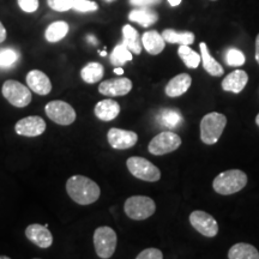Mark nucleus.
Segmentation results:
<instances>
[{
  "instance_id": "obj_1",
  "label": "nucleus",
  "mask_w": 259,
  "mask_h": 259,
  "mask_svg": "<svg viewBox=\"0 0 259 259\" xmlns=\"http://www.w3.org/2000/svg\"><path fill=\"white\" fill-rule=\"evenodd\" d=\"M66 191L71 199L80 205L95 203L101 193L95 181L83 176L71 177L66 183Z\"/></svg>"
},
{
  "instance_id": "obj_2",
  "label": "nucleus",
  "mask_w": 259,
  "mask_h": 259,
  "mask_svg": "<svg viewBox=\"0 0 259 259\" xmlns=\"http://www.w3.org/2000/svg\"><path fill=\"white\" fill-rule=\"evenodd\" d=\"M247 184V176L240 169H229L219 174L212 183L213 190L222 196L236 193Z\"/></svg>"
},
{
  "instance_id": "obj_3",
  "label": "nucleus",
  "mask_w": 259,
  "mask_h": 259,
  "mask_svg": "<svg viewBox=\"0 0 259 259\" xmlns=\"http://www.w3.org/2000/svg\"><path fill=\"white\" fill-rule=\"evenodd\" d=\"M227 125V118L221 113L212 112L204 115L200 121V139L203 143L215 144L221 137Z\"/></svg>"
},
{
  "instance_id": "obj_4",
  "label": "nucleus",
  "mask_w": 259,
  "mask_h": 259,
  "mask_svg": "<svg viewBox=\"0 0 259 259\" xmlns=\"http://www.w3.org/2000/svg\"><path fill=\"white\" fill-rule=\"evenodd\" d=\"M124 210L130 219L142 221V220H147L154 215L155 210H156V204L150 197L132 196L125 202Z\"/></svg>"
},
{
  "instance_id": "obj_5",
  "label": "nucleus",
  "mask_w": 259,
  "mask_h": 259,
  "mask_svg": "<svg viewBox=\"0 0 259 259\" xmlns=\"http://www.w3.org/2000/svg\"><path fill=\"white\" fill-rule=\"evenodd\" d=\"M94 245L100 258H111L116 248V233L111 227H99L94 233Z\"/></svg>"
},
{
  "instance_id": "obj_6",
  "label": "nucleus",
  "mask_w": 259,
  "mask_h": 259,
  "mask_svg": "<svg viewBox=\"0 0 259 259\" xmlns=\"http://www.w3.org/2000/svg\"><path fill=\"white\" fill-rule=\"evenodd\" d=\"M126 166H127L130 173L137 179L154 183V181L160 180L161 178L160 169L144 157H130L126 161Z\"/></svg>"
},
{
  "instance_id": "obj_7",
  "label": "nucleus",
  "mask_w": 259,
  "mask_h": 259,
  "mask_svg": "<svg viewBox=\"0 0 259 259\" xmlns=\"http://www.w3.org/2000/svg\"><path fill=\"white\" fill-rule=\"evenodd\" d=\"M3 96L5 97L12 106L23 108L31 102V92L27 87L17 80L9 79L3 84Z\"/></svg>"
},
{
  "instance_id": "obj_8",
  "label": "nucleus",
  "mask_w": 259,
  "mask_h": 259,
  "mask_svg": "<svg viewBox=\"0 0 259 259\" xmlns=\"http://www.w3.org/2000/svg\"><path fill=\"white\" fill-rule=\"evenodd\" d=\"M181 145V138L176 132L164 131L158 134L156 137L151 139L149 143V153L161 156V155L169 154L171 151H176Z\"/></svg>"
},
{
  "instance_id": "obj_9",
  "label": "nucleus",
  "mask_w": 259,
  "mask_h": 259,
  "mask_svg": "<svg viewBox=\"0 0 259 259\" xmlns=\"http://www.w3.org/2000/svg\"><path fill=\"white\" fill-rule=\"evenodd\" d=\"M45 111L52 121L59 125H71L76 120V111L72 108V106L60 100L47 103Z\"/></svg>"
},
{
  "instance_id": "obj_10",
  "label": "nucleus",
  "mask_w": 259,
  "mask_h": 259,
  "mask_svg": "<svg viewBox=\"0 0 259 259\" xmlns=\"http://www.w3.org/2000/svg\"><path fill=\"white\" fill-rule=\"evenodd\" d=\"M191 226L197 232L208 238H213L219 233V225L211 215L202 210H196L190 215Z\"/></svg>"
},
{
  "instance_id": "obj_11",
  "label": "nucleus",
  "mask_w": 259,
  "mask_h": 259,
  "mask_svg": "<svg viewBox=\"0 0 259 259\" xmlns=\"http://www.w3.org/2000/svg\"><path fill=\"white\" fill-rule=\"evenodd\" d=\"M107 139L112 148L118 149V150H126V149L135 147L138 141V136L134 131L113 127L107 134Z\"/></svg>"
},
{
  "instance_id": "obj_12",
  "label": "nucleus",
  "mask_w": 259,
  "mask_h": 259,
  "mask_svg": "<svg viewBox=\"0 0 259 259\" xmlns=\"http://www.w3.org/2000/svg\"><path fill=\"white\" fill-rule=\"evenodd\" d=\"M46 130V122L41 116H27V118L18 120L15 126L16 134L24 137H37L42 135Z\"/></svg>"
},
{
  "instance_id": "obj_13",
  "label": "nucleus",
  "mask_w": 259,
  "mask_h": 259,
  "mask_svg": "<svg viewBox=\"0 0 259 259\" xmlns=\"http://www.w3.org/2000/svg\"><path fill=\"white\" fill-rule=\"evenodd\" d=\"M132 82L128 78L108 79L99 85V92L106 96H124L131 92Z\"/></svg>"
},
{
  "instance_id": "obj_14",
  "label": "nucleus",
  "mask_w": 259,
  "mask_h": 259,
  "mask_svg": "<svg viewBox=\"0 0 259 259\" xmlns=\"http://www.w3.org/2000/svg\"><path fill=\"white\" fill-rule=\"evenodd\" d=\"M25 236L32 244L41 248H47L53 244V235L50 229L42 225H37V223L28 226V228L25 229Z\"/></svg>"
},
{
  "instance_id": "obj_15",
  "label": "nucleus",
  "mask_w": 259,
  "mask_h": 259,
  "mask_svg": "<svg viewBox=\"0 0 259 259\" xmlns=\"http://www.w3.org/2000/svg\"><path fill=\"white\" fill-rule=\"evenodd\" d=\"M28 87L38 95H47L52 90V83L47 74L40 70H31L27 74Z\"/></svg>"
},
{
  "instance_id": "obj_16",
  "label": "nucleus",
  "mask_w": 259,
  "mask_h": 259,
  "mask_svg": "<svg viewBox=\"0 0 259 259\" xmlns=\"http://www.w3.org/2000/svg\"><path fill=\"white\" fill-rule=\"evenodd\" d=\"M248 82V76L245 71L235 70L226 76L222 82V89L225 92H231L234 94H239L244 90L246 84Z\"/></svg>"
},
{
  "instance_id": "obj_17",
  "label": "nucleus",
  "mask_w": 259,
  "mask_h": 259,
  "mask_svg": "<svg viewBox=\"0 0 259 259\" xmlns=\"http://www.w3.org/2000/svg\"><path fill=\"white\" fill-rule=\"evenodd\" d=\"M192 83V78L190 74L180 73L178 76L171 78L166 85V95L169 97H178L185 94Z\"/></svg>"
},
{
  "instance_id": "obj_18",
  "label": "nucleus",
  "mask_w": 259,
  "mask_h": 259,
  "mask_svg": "<svg viewBox=\"0 0 259 259\" xmlns=\"http://www.w3.org/2000/svg\"><path fill=\"white\" fill-rule=\"evenodd\" d=\"M142 45L145 48V51L149 54H153V56H157L166 47V41H164L162 34L156 30H150L144 32L143 36H142Z\"/></svg>"
},
{
  "instance_id": "obj_19",
  "label": "nucleus",
  "mask_w": 259,
  "mask_h": 259,
  "mask_svg": "<svg viewBox=\"0 0 259 259\" xmlns=\"http://www.w3.org/2000/svg\"><path fill=\"white\" fill-rule=\"evenodd\" d=\"M95 115L102 121H112L120 113V106L114 100H103L95 106Z\"/></svg>"
},
{
  "instance_id": "obj_20",
  "label": "nucleus",
  "mask_w": 259,
  "mask_h": 259,
  "mask_svg": "<svg viewBox=\"0 0 259 259\" xmlns=\"http://www.w3.org/2000/svg\"><path fill=\"white\" fill-rule=\"evenodd\" d=\"M128 19L135 23H138L143 28H148L158 21V15L156 11L149 8H138L132 10L128 15Z\"/></svg>"
},
{
  "instance_id": "obj_21",
  "label": "nucleus",
  "mask_w": 259,
  "mask_h": 259,
  "mask_svg": "<svg viewBox=\"0 0 259 259\" xmlns=\"http://www.w3.org/2000/svg\"><path fill=\"white\" fill-rule=\"evenodd\" d=\"M199 50H200V58H202L204 70H205L209 74H211V76H215V77L222 76L223 74L222 65L220 64L218 60L213 59V57H211V54H210L205 42H200Z\"/></svg>"
},
{
  "instance_id": "obj_22",
  "label": "nucleus",
  "mask_w": 259,
  "mask_h": 259,
  "mask_svg": "<svg viewBox=\"0 0 259 259\" xmlns=\"http://www.w3.org/2000/svg\"><path fill=\"white\" fill-rule=\"evenodd\" d=\"M229 259H259V252L254 246L245 242L233 245L228 251Z\"/></svg>"
},
{
  "instance_id": "obj_23",
  "label": "nucleus",
  "mask_w": 259,
  "mask_h": 259,
  "mask_svg": "<svg viewBox=\"0 0 259 259\" xmlns=\"http://www.w3.org/2000/svg\"><path fill=\"white\" fill-rule=\"evenodd\" d=\"M122 35H124V42H122V44H124L132 53L141 54L142 46H143V45H142V38L139 36L138 31L130 24H126L124 25V28H122Z\"/></svg>"
},
{
  "instance_id": "obj_24",
  "label": "nucleus",
  "mask_w": 259,
  "mask_h": 259,
  "mask_svg": "<svg viewBox=\"0 0 259 259\" xmlns=\"http://www.w3.org/2000/svg\"><path fill=\"white\" fill-rule=\"evenodd\" d=\"M164 41L173 45H192L194 42V34L191 31H177L173 29H166L162 32Z\"/></svg>"
},
{
  "instance_id": "obj_25",
  "label": "nucleus",
  "mask_w": 259,
  "mask_h": 259,
  "mask_svg": "<svg viewBox=\"0 0 259 259\" xmlns=\"http://www.w3.org/2000/svg\"><path fill=\"white\" fill-rule=\"evenodd\" d=\"M105 69L100 63H89L80 71V76L85 83L94 84L102 79Z\"/></svg>"
},
{
  "instance_id": "obj_26",
  "label": "nucleus",
  "mask_w": 259,
  "mask_h": 259,
  "mask_svg": "<svg viewBox=\"0 0 259 259\" xmlns=\"http://www.w3.org/2000/svg\"><path fill=\"white\" fill-rule=\"evenodd\" d=\"M67 32H69V24H67L66 22L58 21L53 22V23L47 28L45 36H46V40L48 42L54 44V42L63 40V38L67 35Z\"/></svg>"
},
{
  "instance_id": "obj_27",
  "label": "nucleus",
  "mask_w": 259,
  "mask_h": 259,
  "mask_svg": "<svg viewBox=\"0 0 259 259\" xmlns=\"http://www.w3.org/2000/svg\"><path fill=\"white\" fill-rule=\"evenodd\" d=\"M178 54L181 58V60L184 61V64L186 65L189 69H197L199 66L200 61H202V58H200V54L194 52L192 48L187 45H180L179 50H178Z\"/></svg>"
},
{
  "instance_id": "obj_28",
  "label": "nucleus",
  "mask_w": 259,
  "mask_h": 259,
  "mask_svg": "<svg viewBox=\"0 0 259 259\" xmlns=\"http://www.w3.org/2000/svg\"><path fill=\"white\" fill-rule=\"evenodd\" d=\"M132 60V52L125 46L124 44L118 45L115 46L111 54V63L114 65L115 67L122 66V65L127 63V61Z\"/></svg>"
},
{
  "instance_id": "obj_29",
  "label": "nucleus",
  "mask_w": 259,
  "mask_h": 259,
  "mask_svg": "<svg viewBox=\"0 0 259 259\" xmlns=\"http://www.w3.org/2000/svg\"><path fill=\"white\" fill-rule=\"evenodd\" d=\"M160 121L162 125L166 127L176 128L178 125L183 121V116L178 111H173V109H166L160 114Z\"/></svg>"
},
{
  "instance_id": "obj_30",
  "label": "nucleus",
  "mask_w": 259,
  "mask_h": 259,
  "mask_svg": "<svg viewBox=\"0 0 259 259\" xmlns=\"http://www.w3.org/2000/svg\"><path fill=\"white\" fill-rule=\"evenodd\" d=\"M226 63L229 66H241L245 64L246 58L241 51L236 50V48H229L226 53Z\"/></svg>"
},
{
  "instance_id": "obj_31",
  "label": "nucleus",
  "mask_w": 259,
  "mask_h": 259,
  "mask_svg": "<svg viewBox=\"0 0 259 259\" xmlns=\"http://www.w3.org/2000/svg\"><path fill=\"white\" fill-rule=\"evenodd\" d=\"M18 60L17 52L12 48H4L0 50V67H10L15 65L16 61Z\"/></svg>"
},
{
  "instance_id": "obj_32",
  "label": "nucleus",
  "mask_w": 259,
  "mask_h": 259,
  "mask_svg": "<svg viewBox=\"0 0 259 259\" xmlns=\"http://www.w3.org/2000/svg\"><path fill=\"white\" fill-rule=\"evenodd\" d=\"M72 9L78 12H93L99 9V5L92 0H73Z\"/></svg>"
},
{
  "instance_id": "obj_33",
  "label": "nucleus",
  "mask_w": 259,
  "mask_h": 259,
  "mask_svg": "<svg viewBox=\"0 0 259 259\" xmlns=\"http://www.w3.org/2000/svg\"><path fill=\"white\" fill-rule=\"evenodd\" d=\"M47 4L54 11L65 12L72 9L73 0H47Z\"/></svg>"
},
{
  "instance_id": "obj_34",
  "label": "nucleus",
  "mask_w": 259,
  "mask_h": 259,
  "mask_svg": "<svg viewBox=\"0 0 259 259\" xmlns=\"http://www.w3.org/2000/svg\"><path fill=\"white\" fill-rule=\"evenodd\" d=\"M137 259H162L163 253L157 248H147V250L142 251L137 257Z\"/></svg>"
},
{
  "instance_id": "obj_35",
  "label": "nucleus",
  "mask_w": 259,
  "mask_h": 259,
  "mask_svg": "<svg viewBox=\"0 0 259 259\" xmlns=\"http://www.w3.org/2000/svg\"><path fill=\"white\" fill-rule=\"evenodd\" d=\"M18 5L24 12L32 14L38 9V0H18Z\"/></svg>"
},
{
  "instance_id": "obj_36",
  "label": "nucleus",
  "mask_w": 259,
  "mask_h": 259,
  "mask_svg": "<svg viewBox=\"0 0 259 259\" xmlns=\"http://www.w3.org/2000/svg\"><path fill=\"white\" fill-rule=\"evenodd\" d=\"M162 0H130V4L136 8H150V6L158 5Z\"/></svg>"
},
{
  "instance_id": "obj_37",
  "label": "nucleus",
  "mask_w": 259,
  "mask_h": 259,
  "mask_svg": "<svg viewBox=\"0 0 259 259\" xmlns=\"http://www.w3.org/2000/svg\"><path fill=\"white\" fill-rule=\"evenodd\" d=\"M5 38H6V29L4 28V25H3L2 22H0V44L4 42Z\"/></svg>"
},
{
  "instance_id": "obj_38",
  "label": "nucleus",
  "mask_w": 259,
  "mask_h": 259,
  "mask_svg": "<svg viewBox=\"0 0 259 259\" xmlns=\"http://www.w3.org/2000/svg\"><path fill=\"white\" fill-rule=\"evenodd\" d=\"M255 60L259 64V34L257 35V38H255Z\"/></svg>"
},
{
  "instance_id": "obj_39",
  "label": "nucleus",
  "mask_w": 259,
  "mask_h": 259,
  "mask_svg": "<svg viewBox=\"0 0 259 259\" xmlns=\"http://www.w3.org/2000/svg\"><path fill=\"white\" fill-rule=\"evenodd\" d=\"M170 6H178L181 3V0H168Z\"/></svg>"
},
{
  "instance_id": "obj_40",
  "label": "nucleus",
  "mask_w": 259,
  "mask_h": 259,
  "mask_svg": "<svg viewBox=\"0 0 259 259\" xmlns=\"http://www.w3.org/2000/svg\"><path fill=\"white\" fill-rule=\"evenodd\" d=\"M88 41L92 42L93 45H96L97 44V40L94 36H92V35H89V36H88Z\"/></svg>"
},
{
  "instance_id": "obj_41",
  "label": "nucleus",
  "mask_w": 259,
  "mask_h": 259,
  "mask_svg": "<svg viewBox=\"0 0 259 259\" xmlns=\"http://www.w3.org/2000/svg\"><path fill=\"white\" fill-rule=\"evenodd\" d=\"M114 72H115L116 74H122V73H124V70H122L121 67L119 66V67H115V69H114Z\"/></svg>"
},
{
  "instance_id": "obj_42",
  "label": "nucleus",
  "mask_w": 259,
  "mask_h": 259,
  "mask_svg": "<svg viewBox=\"0 0 259 259\" xmlns=\"http://www.w3.org/2000/svg\"><path fill=\"white\" fill-rule=\"evenodd\" d=\"M100 56H101V57H106V56H107V52H106V51L100 52Z\"/></svg>"
},
{
  "instance_id": "obj_43",
  "label": "nucleus",
  "mask_w": 259,
  "mask_h": 259,
  "mask_svg": "<svg viewBox=\"0 0 259 259\" xmlns=\"http://www.w3.org/2000/svg\"><path fill=\"white\" fill-rule=\"evenodd\" d=\"M255 124L259 126V113H258V115L255 116Z\"/></svg>"
},
{
  "instance_id": "obj_44",
  "label": "nucleus",
  "mask_w": 259,
  "mask_h": 259,
  "mask_svg": "<svg viewBox=\"0 0 259 259\" xmlns=\"http://www.w3.org/2000/svg\"><path fill=\"white\" fill-rule=\"evenodd\" d=\"M0 259H9L8 255H0Z\"/></svg>"
},
{
  "instance_id": "obj_45",
  "label": "nucleus",
  "mask_w": 259,
  "mask_h": 259,
  "mask_svg": "<svg viewBox=\"0 0 259 259\" xmlns=\"http://www.w3.org/2000/svg\"><path fill=\"white\" fill-rule=\"evenodd\" d=\"M103 2H106V3H113V2H115V0H103Z\"/></svg>"
}]
</instances>
